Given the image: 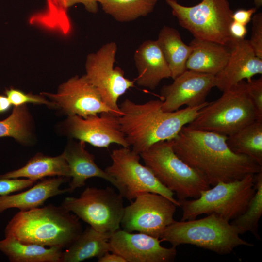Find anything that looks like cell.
Listing matches in <instances>:
<instances>
[{"instance_id":"cb8c5ba5","label":"cell","mask_w":262,"mask_h":262,"mask_svg":"<svg viewBox=\"0 0 262 262\" xmlns=\"http://www.w3.org/2000/svg\"><path fill=\"white\" fill-rule=\"evenodd\" d=\"M7 178L31 179L37 181L47 177L57 176L70 178L68 164L64 154L50 157L37 154L23 167L0 175Z\"/></svg>"},{"instance_id":"30bf717a","label":"cell","mask_w":262,"mask_h":262,"mask_svg":"<svg viewBox=\"0 0 262 262\" xmlns=\"http://www.w3.org/2000/svg\"><path fill=\"white\" fill-rule=\"evenodd\" d=\"M112 164L105 171L114 177L119 193L131 201L142 193L151 192L163 195L180 207L174 193L165 187L152 172L140 162V156L129 148L114 149L111 154Z\"/></svg>"},{"instance_id":"74e56055","label":"cell","mask_w":262,"mask_h":262,"mask_svg":"<svg viewBox=\"0 0 262 262\" xmlns=\"http://www.w3.org/2000/svg\"><path fill=\"white\" fill-rule=\"evenodd\" d=\"M11 105L7 97L0 95V114L7 111Z\"/></svg>"},{"instance_id":"f1b7e54d","label":"cell","mask_w":262,"mask_h":262,"mask_svg":"<svg viewBox=\"0 0 262 262\" xmlns=\"http://www.w3.org/2000/svg\"><path fill=\"white\" fill-rule=\"evenodd\" d=\"M29 116L25 105L15 106L7 118L0 121V137H12L25 143L30 137Z\"/></svg>"},{"instance_id":"52a82bcc","label":"cell","mask_w":262,"mask_h":262,"mask_svg":"<svg viewBox=\"0 0 262 262\" xmlns=\"http://www.w3.org/2000/svg\"><path fill=\"white\" fill-rule=\"evenodd\" d=\"M140 156L161 183L176 194L178 201L197 198L210 188L201 175L176 154L171 140L154 144Z\"/></svg>"},{"instance_id":"f35d334b","label":"cell","mask_w":262,"mask_h":262,"mask_svg":"<svg viewBox=\"0 0 262 262\" xmlns=\"http://www.w3.org/2000/svg\"><path fill=\"white\" fill-rule=\"evenodd\" d=\"M256 8H259L262 5V0H254Z\"/></svg>"},{"instance_id":"836d02e7","label":"cell","mask_w":262,"mask_h":262,"mask_svg":"<svg viewBox=\"0 0 262 262\" xmlns=\"http://www.w3.org/2000/svg\"><path fill=\"white\" fill-rule=\"evenodd\" d=\"M62 5L66 9L78 3L83 4L85 9L92 13L98 11V0H59Z\"/></svg>"},{"instance_id":"e575fe53","label":"cell","mask_w":262,"mask_h":262,"mask_svg":"<svg viewBox=\"0 0 262 262\" xmlns=\"http://www.w3.org/2000/svg\"><path fill=\"white\" fill-rule=\"evenodd\" d=\"M257 11V8L248 9H240L233 13V21L246 26L252 19V15Z\"/></svg>"},{"instance_id":"83f0119b","label":"cell","mask_w":262,"mask_h":262,"mask_svg":"<svg viewBox=\"0 0 262 262\" xmlns=\"http://www.w3.org/2000/svg\"><path fill=\"white\" fill-rule=\"evenodd\" d=\"M255 192L246 211L230 223L240 234L249 231L258 239L259 221L262 215V171L254 175Z\"/></svg>"},{"instance_id":"4316f807","label":"cell","mask_w":262,"mask_h":262,"mask_svg":"<svg viewBox=\"0 0 262 262\" xmlns=\"http://www.w3.org/2000/svg\"><path fill=\"white\" fill-rule=\"evenodd\" d=\"M103 11L120 22L146 16L154 10L157 0H98Z\"/></svg>"},{"instance_id":"4dcf8cb0","label":"cell","mask_w":262,"mask_h":262,"mask_svg":"<svg viewBox=\"0 0 262 262\" xmlns=\"http://www.w3.org/2000/svg\"><path fill=\"white\" fill-rule=\"evenodd\" d=\"M37 181L29 179L7 178L0 176V196L13 194L31 187Z\"/></svg>"},{"instance_id":"f546056e","label":"cell","mask_w":262,"mask_h":262,"mask_svg":"<svg viewBox=\"0 0 262 262\" xmlns=\"http://www.w3.org/2000/svg\"><path fill=\"white\" fill-rule=\"evenodd\" d=\"M6 94L11 104L15 106L23 105L27 103L42 104L51 107L55 106L53 102L46 100L42 97L27 94L18 90L10 89L6 91Z\"/></svg>"},{"instance_id":"1f68e13d","label":"cell","mask_w":262,"mask_h":262,"mask_svg":"<svg viewBox=\"0 0 262 262\" xmlns=\"http://www.w3.org/2000/svg\"><path fill=\"white\" fill-rule=\"evenodd\" d=\"M252 28L249 43L256 55L262 59V14H256L252 18Z\"/></svg>"},{"instance_id":"5bb4252c","label":"cell","mask_w":262,"mask_h":262,"mask_svg":"<svg viewBox=\"0 0 262 262\" xmlns=\"http://www.w3.org/2000/svg\"><path fill=\"white\" fill-rule=\"evenodd\" d=\"M66 127L72 138L95 147L108 148L111 144L127 148L130 147L120 129L118 117L110 112L84 118L77 115H69Z\"/></svg>"},{"instance_id":"277c9868","label":"cell","mask_w":262,"mask_h":262,"mask_svg":"<svg viewBox=\"0 0 262 262\" xmlns=\"http://www.w3.org/2000/svg\"><path fill=\"white\" fill-rule=\"evenodd\" d=\"M239 235L229 221L213 213L198 219L175 220L164 229L159 239L161 242H168L176 247L180 245L190 244L225 255L239 246H254Z\"/></svg>"},{"instance_id":"d590c367","label":"cell","mask_w":262,"mask_h":262,"mask_svg":"<svg viewBox=\"0 0 262 262\" xmlns=\"http://www.w3.org/2000/svg\"><path fill=\"white\" fill-rule=\"evenodd\" d=\"M229 30L231 36L235 39H244L247 33L246 26L234 21L231 23Z\"/></svg>"},{"instance_id":"3957f363","label":"cell","mask_w":262,"mask_h":262,"mask_svg":"<svg viewBox=\"0 0 262 262\" xmlns=\"http://www.w3.org/2000/svg\"><path fill=\"white\" fill-rule=\"evenodd\" d=\"M79 218L62 205L49 204L17 213L7 224L5 236L48 247L67 248L82 231Z\"/></svg>"},{"instance_id":"8992f818","label":"cell","mask_w":262,"mask_h":262,"mask_svg":"<svg viewBox=\"0 0 262 262\" xmlns=\"http://www.w3.org/2000/svg\"><path fill=\"white\" fill-rule=\"evenodd\" d=\"M254 175L241 179L220 182L202 191L197 198L178 201L182 210L181 221L198 216L215 213L228 221L242 214L247 208L255 192Z\"/></svg>"},{"instance_id":"e0dca14e","label":"cell","mask_w":262,"mask_h":262,"mask_svg":"<svg viewBox=\"0 0 262 262\" xmlns=\"http://www.w3.org/2000/svg\"><path fill=\"white\" fill-rule=\"evenodd\" d=\"M230 54L225 67L216 75V87L222 92L247 82L255 75L262 74V59L257 57L249 40L234 38Z\"/></svg>"},{"instance_id":"ac0fdd59","label":"cell","mask_w":262,"mask_h":262,"mask_svg":"<svg viewBox=\"0 0 262 262\" xmlns=\"http://www.w3.org/2000/svg\"><path fill=\"white\" fill-rule=\"evenodd\" d=\"M63 154L66 160L72 180L67 188L68 193L85 185L88 179L93 177L102 178L118 189L115 179L101 169L95 162L93 154L85 149V142H71L68 144Z\"/></svg>"},{"instance_id":"ba28073f","label":"cell","mask_w":262,"mask_h":262,"mask_svg":"<svg viewBox=\"0 0 262 262\" xmlns=\"http://www.w3.org/2000/svg\"><path fill=\"white\" fill-rule=\"evenodd\" d=\"M164 1L180 26L194 38L230 48L234 40L229 30L233 12L227 0H202L190 7L182 5L176 0Z\"/></svg>"},{"instance_id":"ffe728a7","label":"cell","mask_w":262,"mask_h":262,"mask_svg":"<svg viewBox=\"0 0 262 262\" xmlns=\"http://www.w3.org/2000/svg\"><path fill=\"white\" fill-rule=\"evenodd\" d=\"M66 177L43 179L22 192L0 196V213L11 208L30 210L42 206L49 198L68 192L60 186L69 180Z\"/></svg>"},{"instance_id":"44dd1931","label":"cell","mask_w":262,"mask_h":262,"mask_svg":"<svg viewBox=\"0 0 262 262\" xmlns=\"http://www.w3.org/2000/svg\"><path fill=\"white\" fill-rule=\"evenodd\" d=\"M189 45L192 50L186 62L187 70L216 75L230 56V48L219 43L194 38Z\"/></svg>"},{"instance_id":"d6a6232c","label":"cell","mask_w":262,"mask_h":262,"mask_svg":"<svg viewBox=\"0 0 262 262\" xmlns=\"http://www.w3.org/2000/svg\"><path fill=\"white\" fill-rule=\"evenodd\" d=\"M246 86L259 117L262 120V77L246 82Z\"/></svg>"},{"instance_id":"8d00e7d4","label":"cell","mask_w":262,"mask_h":262,"mask_svg":"<svg viewBox=\"0 0 262 262\" xmlns=\"http://www.w3.org/2000/svg\"><path fill=\"white\" fill-rule=\"evenodd\" d=\"M98 262H127L126 261L119 255L112 252H106L97 261Z\"/></svg>"},{"instance_id":"9c48e42d","label":"cell","mask_w":262,"mask_h":262,"mask_svg":"<svg viewBox=\"0 0 262 262\" xmlns=\"http://www.w3.org/2000/svg\"><path fill=\"white\" fill-rule=\"evenodd\" d=\"M123 196L112 187H87L78 197L68 196L62 206L101 232L120 229L125 207Z\"/></svg>"},{"instance_id":"4fadbf2b","label":"cell","mask_w":262,"mask_h":262,"mask_svg":"<svg viewBox=\"0 0 262 262\" xmlns=\"http://www.w3.org/2000/svg\"><path fill=\"white\" fill-rule=\"evenodd\" d=\"M43 94L51 99L55 106L60 107L68 116L77 115L84 118L103 112L115 115L103 101L98 91L85 74L71 78L61 84L56 94Z\"/></svg>"},{"instance_id":"7c38bea8","label":"cell","mask_w":262,"mask_h":262,"mask_svg":"<svg viewBox=\"0 0 262 262\" xmlns=\"http://www.w3.org/2000/svg\"><path fill=\"white\" fill-rule=\"evenodd\" d=\"M134 199L125 207L120 224L122 229L159 238L164 229L175 221L177 206L165 196L151 192L138 195Z\"/></svg>"},{"instance_id":"5b68a950","label":"cell","mask_w":262,"mask_h":262,"mask_svg":"<svg viewBox=\"0 0 262 262\" xmlns=\"http://www.w3.org/2000/svg\"><path fill=\"white\" fill-rule=\"evenodd\" d=\"M217 100L202 108L199 115L186 127L229 136L244 126L260 120L242 81L223 92Z\"/></svg>"},{"instance_id":"d4e9b609","label":"cell","mask_w":262,"mask_h":262,"mask_svg":"<svg viewBox=\"0 0 262 262\" xmlns=\"http://www.w3.org/2000/svg\"><path fill=\"white\" fill-rule=\"evenodd\" d=\"M166 61L173 80L186 71V64L192 47L185 44L175 28L164 26L156 40Z\"/></svg>"},{"instance_id":"603a6c76","label":"cell","mask_w":262,"mask_h":262,"mask_svg":"<svg viewBox=\"0 0 262 262\" xmlns=\"http://www.w3.org/2000/svg\"><path fill=\"white\" fill-rule=\"evenodd\" d=\"M62 250L23 243L9 236L0 240V251L11 262H61Z\"/></svg>"},{"instance_id":"9a60e30c","label":"cell","mask_w":262,"mask_h":262,"mask_svg":"<svg viewBox=\"0 0 262 262\" xmlns=\"http://www.w3.org/2000/svg\"><path fill=\"white\" fill-rule=\"evenodd\" d=\"M215 75L186 70L161 90L162 108L165 112H173L183 105L195 107L207 101L206 98L216 87Z\"/></svg>"},{"instance_id":"7a4b0ae2","label":"cell","mask_w":262,"mask_h":262,"mask_svg":"<svg viewBox=\"0 0 262 262\" xmlns=\"http://www.w3.org/2000/svg\"><path fill=\"white\" fill-rule=\"evenodd\" d=\"M208 103L165 112L161 100L136 103L126 98L119 106L121 114L118 120L132 150L140 155L156 143L174 139Z\"/></svg>"},{"instance_id":"d6986e66","label":"cell","mask_w":262,"mask_h":262,"mask_svg":"<svg viewBox=\"0 0 262 262\" xmlns=\"http://www.w3.org/2000/svg\"><path fill=\"white\" fill-rule=\"evenodd\" d=\"M138 75L137 84L142 87L155 89L164 79L171 78L168 65L156 40L144 41L134 55Z\"/></svg>"},{"instance_id":"6da1fadb","label":"cell","mask_w":262,"mask_h":262,"mask_svg":"<svg viewBox=\"0 0 262 262\" xmlns=\"http://www.w3.org/2000/svg\"><path fill=\"white\" fill-rule=\"evenodd\" d=\"M228 136L184 126L172 140L176 154L211 185L241 179L262 171L251 158L233 152Z\"/></svg>"},{"instance_id":"8fae6325","label":"cell","mask_w":262,"mask_h":262,"mask_svg":"<svg viewBox=\"0 0 262 262\" xmlns=\"http://www.w3.org/2000/svg\"><path fill=\"white\" fill-rule=\"evenodd\" d=\"M117 46L111 41L103 45L95 53L89 54L85 63L86 76L98 89L104 103L119 117L118 100L131 88L134 81L126 78L120 67H114Z\"/></svg>"},{"instance_id":"2e32d148","label":"cell","mask_w":262,"mask_h":262,"mask_svg":"<svg viewBox=\"0 0 262 262\" xmlns=\"http://www.w3.org/2000/svg\"><path fill=\"white\" fill-rule=\"evenodd\" d=\"M159 238L143 233L118 229L109 240L110 252L122 257L127 262H171L177 255L176 247L161 245Z\"/></svg>"},{"instance_id":"7402d4cb","label":"cell","mask_w":262,"mask_h":262,"mask_svg":"<svg viewBox=\"0 0 262 262\" xmlns=\"http://www.w3.org/2000/svg\"><path fill=\"white\" fill-rule=\"evenodd\" d=\"M112 233L99 232L88 227L63 251L61 262H79L100 257L110 251L109 240Z\"/></svg>"},{"instance_id":"484cf974","label":"cell","mask_w":262,"mask_h":262,"mask_svg":"<svg viewBox=\"0 0 262 262\" xmlns=\"http://www.w3.org/2000/svg\"><path fill=\"white\" fill-rule=\"evenodd\" d=\"M226 142L233 152L247 156L262 166V120L244 126L228 136Z\"/></svg>"}]
</instances>
